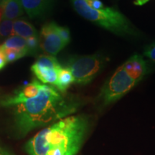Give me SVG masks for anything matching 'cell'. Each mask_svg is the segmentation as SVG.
Instances as JSON below:
<instances>
[{"label": "cell", "mask_w": 155, "mask_h": 155, "mask_svg": "<svg viewBox=\"0 0 155 155\" xmlns=\"http://www.w3.org/2000/svg\"><path fill=\"white\" fill-rule=\"evenodd\" d=\"M76 106L55 87L42 84L38 96L14 106L15 127L19 134L25 135L66 117L76 111Z\"/></svg>", "instance_id": "6da1fadb"}, {"label": "cell", "mask_w": 155, "mask_h": 155, "mask_svg": "<svg viewBox=\"0 0 155 155\" xmlns=\"http://www.w3.org/2000/svg\"><path fill=\"white\" fill-rule=\"evenodd\" d=\"M88 127L86 116H71L58 120L28 141L30 155H75Z\"/></svg>", "instance_id": "7a4b0ae2"}, {"label": "cell", "mask_w": 155, "mask_h": 155, "mask_svg": "<svg viewBox=\"0 0 155 155\" xmlns=\"http://www.w3.org/2000/svg\"><path fill=\"white\" fill-rule=\"evenodd\" d=\"M72 3L81 17L113 33L121 36H136L138 34L127 17L115 9L106 7L103 9H93L86 0H72Z\"/></svg>", "instance_id": "3957f363"}, {"label": "cell", "mask_w": 155, "mask_h": 155, "mask_svg": "<svg viewBox=\"0 0 155 155\" xmlns=\"http://www.w3.org/2000/svg\"><path fill=\"white\" fill-rule=\"evenodd\" d=\"M108 60L102 55L74 56L68 61V68L78 85L90 83L98 75Z\"/></svg>", "instance_id": "277c9868"}, {"label": "cell", "mask_w": 155, "mask_h": 155, "mask_svg": "<svg viewBox=\"0 0 155 155\" xmlns=\"http://www.w3.org/2000/svg\"><path fill=\"white\" fill-rule=\"evenodd\" d=\"M137 83L128 75L121 65L104 83L98 95V99L102 106L110 105L122 98Z\"/></svg>", "instance_id": "5b68a950"}, {"label": "cell", "mask_w": 155, "mask_h": 155, "mask_svg": "<svg viewBox=\"0 0 155 155\" xmlns=\"http://www.w3.org/2000/svg\"><path fill=\"white\" fill-rule=\"evenodd\" d=\"M40 47L49 55L55 56L66 45L57 32V25L50 22L43 25L40 34Z\"/></svg>", "instance_id": "8992f818"}, {"label": "cell", "mask_w": 155, "mask_h": 155, "mask_svg": "<svg viewBox=\"0 0 155 155\" xmlns=\"http://www.w3.org/2000/svg\"><path fill=\"white\" fill-rule=\"evenodd\" d=\"M42 85L40 81L33 79L32 82L19 90L16 91L12 96L2 101V105L4 106H15L28 99L34 98L38 95Z\"/></svg>", "instance_id": "52a82bcc"}, {"label": "cell", "mask_w": 155, "mask_h": 155, "mask_svg": "<svg viewBox=\"0 0 155 155\" xmlns=\"http://www.w3.org/2000/svg\"><path fill=\"white\" fill-rule=\"evenodd\" d=\"M124 68L131 78L139 83L148 73V65L142 56L134 55L123 64Z\"/></svg>", "instance_id": "ba28073f"}, {"label": "cell", "mask_w": 155, "mask_h": 155, "mask_svg": "<svg viewBox=\"0 0 155 155\" xmlns=\"http://www.w3.org/2000/svg\"><path fill=\"white\" fill-rule=\"evenodd\" d=\"M52 0H21L24 10L30 18L42 15L50 7Z\"/></svg>", "instance_id": "9c48e42d"}, {"label": "cell", "mask_w": 155, "mask_h": 155, "mask_svg": "<svg viewBox=\"0 0 155 155\" xmlns=\"http://www.w3.org/2000/svg\"><path fill=\"white\" fill-rule=\"evenodd\" d=\"M3 11L2 19H14L24 14L21 0H1L0 2Z\"/></svg>", "instance_id": "30bf717a"}, {"label": "cell", "mask_w": 155, "mask_h": 155, "mask_svg": "<svg viewBox=\"0 0 155 155\" xmlns=\"http://www.w3.org/2000/svg\"><path fill=\"white\" fill-rule=\"evenodd\" d=\"M31 71L37 77V78L43 83L44 84L48 83V84L53 85L54 86H56L58 71H58V70L50 68L40 66V65L34 63L31 67Z\"/></svg>", "instance_id": "8fae6325"}, {"label": "cell", "mask_w": 155, "mask_h": 155, "mask_svg": "<svg viewBox=\"0 0 155 155\" xmlns=\"http://www.w3.org/2000/svg\"><path fill=\"white\" fill-rule=\"evenodd\" d=\"M13 33L14 35L19 36L25 40L31 37L39 35L33 25L22 19H15L13 25Z\"/></svg>", "instance_id": "7c38bea8"}, {"label": "cell", "mask_w": 155, "mask_h": 155, "mask_svg": "<svg viewBox=\"0 0 155 155\" xmlns=\"http://www.w3.org/2000/svg\"><path fill=\"white\" fill-rule=\"evenodd\" d=\"M73 83H75L74 77L68 68H61L58 71V81L56 83V88L61 93H65Z\"/></svg>", "instance_id": "4fadbf2b"}, {"label": "cell", "mask_w": 155, "mask_h": 155, "mask_svg": "<svg viewBox=\"0 0 155 155\" xmlns=\"http://www.w3.org/2000/svg\"><path fill=\"white\" fill-rule=\"evenodd\" d=\"M2 45L4 49L27 50L26 40L17 35L9 37Z\"/></svg>", "instance_id": "5bb4252c"}, {"label": "cell", "mask_w": 155, "mask_h": 155, "mask_svg": "<svg viewBox=\"0 0 155 155\" xmlns=\"http://www.w3.org/2000/svg\"><path fill=\"white\" fill-rule=\"evenodd\" d=\"M36 65L40 66H43L50 68H53L56 70H61L62 66L58 63V60L56 59L55 56L53 55H40L39 56L35 63Z\"/></svg>", "instance_id": "9a60e30c"}, {"label": "cell", "mask_w": 155, "mask_h": 155, "mask_svg": "<svg viewBox=\"0 0 155 155\" xmlns=\"http://www.w3.org/2000/svg\"><path fill=\"white\" fill-rule=\"evenodd\" d=\"M14 22L10 19H4L0 22V38H7L14 35L13 33Z\"/></svg>", "instance_id": "2e32d148"}, {"label": "cell", "mask_w": 155, "mask_h": 155, "mask_svg": "<svg viewBox=\"0 0 155 155\" xmlns=\"http://www.w3.org/2000/svg\"><path fill=\"white\" fill-rule=\"evenodd\" d=\"M40 35L33 36L26 39L28 55H35L38 53L40 47Z\"/></svg>", "instance_id": "e0dca14e"}, {"label": "cell", "mask_w": 155, "mask_h": 155, "mask_svg": "<svg viewBox=\"0 0 155 155\" xmlns=\"http://www.w3.org/2000/svg\"><path fill=\"white\" fill-rule=\"evenodd\" d=\"M57 32L59 36L61 37V40H63L64 43L67 45L71 41V33L70 30L65 27H61L57 25Z\"/></svg>", "instance_id": "ac0fdd59"}, {"label": "cell", "mask_w": 155, "mask_h": 155, "mask_svg": "<svg viewBox=\"0 0 155 155\" xmlns=\"http://www.w3.org/2000/svg\"><path fill=\"white\" fill-rule=\"evenodd\" d=\"M144 54L147 58L155 62V42L145 48Z\"/></svg>", "instance_id": "d6986e66"}, {"label": "cell", "mask_w": 155, "mask_h": 155, "mask_svg": "<svg viewBox=\"0 0 155 155\" xmlns=\"http://www.w3.org/2000/svg\"><path fill=\"white\" fill-rule=\"evenodd\" d=\"M90 7L95 9H103L105 8V6L100 0H86Z\"/></svg>", "instance_id": "ffe728a7"}, {"label": "cell", "mask_w": 155, "mask_h": 155, "mask_svg": "<svg viewBox=\"0 0 155 155\" xmlns=\"http://www.w3.org/2000/svg\"><path fill=\"white\" fill-rule=\"evenodd\" d=\"M7 63V62L6 61L5 50H4L2 45H0V71L5 67Z\"/></svg>", "instance_id": "44dd1931"}, {"label": "cell", "mask_w": 155, "mask_h": 155, "mask_svg": "<svg viewBox=\"0 0 155 155\" xmlns=\"http://www.w3.org/2000/svg\"><path fill=\"white\" fill-rule=\"evenodd\" d=\"M150 0H134V4L136 5L141 6L144 4H146L147 2H149Z\"/></svg>", "instance_id": "7402d4cb"}, {"label": "cell", "mask_w": 155, "mask_h": 155, "mask_svg": "<svg viewBox=\"0 0 155 155\" xmlns=\"http://www.w3.org/2000/svg\"><path fill=\"white\" fill-rule=\"evenodd\" d=\"M0 155H12L9 152H7V150H4V149L0 147Z\"/></svg>", "instance_id": "603a6c76"}, {"label": "cell", "mask_w": 155, "mask_h": 155, "mask_svg": "<svg viewBox=\"0 0 155 155\" xmlns=\"http://www.w3.org/2000/svg\"><path fill=\"white\" fill-rule=\"evenodd\" d=\"M3 17V11H2V8L1 5H0V22H1L2 19Z\"/></svg>", "instance_id": "cb8c5ba5"}]
</instances>
